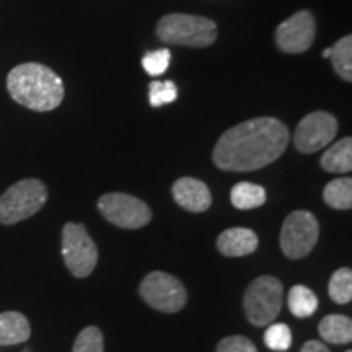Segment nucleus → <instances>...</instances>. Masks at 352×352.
Returning <instances> with one entry per match:
<instances>
[{
    "instance_id": "obj_22",
    "label": "nucleus",
    "mask_w": 352,
    "mask_h": 352,
    "mask_svg": "<svg viewBox=\"0 0 352 352\" xmlns=\"http://www.w3.org/2000/svg\"><path fill=\"white\" fill-rule=\"evenodd\" d=\"M264 344L271 351H287L292 346V331L285 323L267 324L264 333Z\"/></svg>"
},
{
    "instance_id": "obj_12",
    "label": "nucleus",
    "mask_w": 352,
    "mask_h": 352,
    "mask_svg": "<svg viewBox=\"0 0 352 352\" xmlns=\"http://www.w3.org/2000/svg\"><path fill=\"white\" fill-rule=\"evenodd\" d=\"M171 195L176 204L189 212H206L212 204V195L208 184L189 176L176 179L171 188Z\"/></svg>"
},
{
    "instance_id": "obj_19",
    "label": "nucleus",
    "mask_w": 352,
    "mask_h": 352,
    "mask_svg": "<svg viewBox=\"0 0 352 352\" xmlns=\"http://www.w3.org/2000/svg\"><path fill=\"white\" fill-rule=\"evenodd\" d=\"M323 199L329 208L349 210L352 208V179L338 178L324 186Z\"/></svg>"
},
{
    "instance_id": "obj_28",
    "label": "nucleus",
    "mask_w": 352,
    "mask_h": 352,
    "mask_svg": "<svg viewBox=\"0 0 352 352\" xmlns=\"http://www.w3.org/2000/svg\"><path fill=\"white\" fill-rule=\"evenodd\" d=\"M329 54H331V47H327V50L323 51V57H327V59H328Z\"/></svg>"
},
{
    "instance_id": "obj_7",
    "label": "nucleus",
    "mask_w": 352,
    "mask_h": 352,
    "mask_svg": "<svg viewBox=\"0 0 352 352\" xmlns=\"http://www.w3.org/2000/svg\"><path fill=\"white\" fill-rule=\"evenodd\" d=\"M320 235L318 220L308 210H296L284 220L279 243L290 259L305 258L315 248Z\"/></svg>"
},
{
    "instance_id": "obj_27",
    "label": "nucleus",
    "mask_w": 352,
    "mask_h": 352,
    "mask_svg": "<svg viewBox=\"0 0 352 352\" xmlns=\"http://www.w3.org/2000/svg\"><path fill=\"white\" fill-rule=\"evenodd\" d=\"M300 352H331L328 349L327 346L323 344V342L320 341H308L305 344L302 346Z\"/></svg>"
},
{
    "instance_id": "obj_11",
    "label": "nucleus",
    "mask_w": 352,
    "mask_h": 352,
    "mask_svg": "<svg viewBox=\"0 0 352 352\" xmlns=\"http://www.w3.org/2000/svg\"><path fill=\"white\" fill-rule=\"evenodd\" d=\"M316 20L308 10L294 13L276 30V44L287 54H300L310 50L315 41Z\"/></svg>"
},
{
    "instance_id": "obj_15",
    "label": "nucleus",
    "mask_w": 352,
    "mask_h": 352,
    "mask_svg": "<svg viewBox=\"0 0 352 352\" xmlns=\"http://www.w3.org/2000/svg\"><path fill=\"white\" fill-rule=\"evenodd\" d=\"M321 166L329 173H349L352 170V139L344 138L333 144L321 157Z\"/></svg>"
},
{
    "instance_id": "obj_20",
    "label": "nucleus",
    "mask_w": 352,
    "mask_h": 352,
    "mask_svg": "<svg viewBox=\"0 0 352 352\" xmlns=\"http://www.w3.org/2000/svg\"><path fill=\"white\" fill-rule=\"evenodd\" d=\"M331 64L336 74L342 80L351 82L352 80V36L341 38L334 46L331 47V54H329Z\"/></svg>"
},
{
    "instance_id": "obj_26",
    "label": "nucleus",
    "mask_w": 352,
    "mask_h": 352,
    "mask_svg": "<svg viewBox=\"0 0 352 352\" xmlns=\"http://www.w3.org/2000/svg\"><path fill=\"white\" fill-rule=\"evenodd\" d=\"M217 352H258L256 346L245 336H228L219 342Z\"/></svg>"
},
{
    "instance_id": "obj_10",
    "label": "nucleus",
    "mask_w": 352,
    "mask_h": 352,
    "mask_svg": "<svg viewBox=\"0 0 352 352\" xmlns=\"http://www.w3.org/2000/svg\"><path fill=\"white\" fill-rule=\"evenodd\" d=\"M338 132V121L331 113L315 111L298 122L294 142L298 152L314 153L333 142Z\"/></svg>"
},
{
    "instance_id": "obj_29",
    "label": "nucleus",
    "mask_w": 352,
    "mask_h": 352,
    "mask_svg": "<svg viewBox=\"0 0 352 352\" xmlns=\"http://www.w3.org/2000/svg\"><path fill=\"white\" fill-rule=\"evenodd\" d=\"M346 352H352V351H346Z\"/></svg>"
},
{
    "instance_id": "obj_13",
    "label": "nucleus",
    "mask_w": 352,
    "mask_h": 352,
    "mask_svg": "<svg viewBox=\"0 0 352 352\" xmlns=\"http://www.w3.org/2000/svg\"><path fill=\"white\" fill-rule=\"evenodd\" d=\"M258 248V235L245 227H233L223 230L217 239V250L230 258L252 254Z\"/></svg>"
},
{
    "instance_id": "obj_6",
    "label": "nucleus",
    "mask_w": 352,
    "mask_h": 352,
    "mask_svg": "<svg viewBox=\"0 0 352 352\" xmlns=\"http://www.w3.org/2000/svg\"><path fill=\"white\" fill-rule=\"evenodd\" d=\"M63 256L70 274L83 279L94 272L98 263V248L85 226L69 222L63 228Z\"/></svg>"
},
{
    "instance_id": "obj_18",
    "label": "nucleus",
    "mask_w": 352,
    "mask_h": 352,
    "mask_svg": "<svg viewBox=\"0 0 352 352\" xmlns=\"http://www.w3.org/2000/svg\"><path fill=\"white\" fill-rule=\"evenodd\" d=\"M287 302L290 311L297 318H307L318 310V298H316L314 290L305 287V285H294L289 292Z\"/></svg>"
},
{
    "instance_id": "obj_17",
    "label": "nucleus",
    "mask_w": 352,
    "mask_h": 352,
    "mask_svg": "<svg viewBox=\"0 0 352 352\" xmlns=\"http://www.w3.org/2000/svg\"><path fill=\"white\" fill-rule=\"evenodd\" d=\"M230 201L236 209L241 210L261 208L266 202V189L259 184L241 182L232 188Z\"/></svg>"
},
{
    "instance_id": "obj_21",
    "label": "nucleus",
    "mask_w": 352,
    "mask_h": 352,
    "mask_svg": "<svg viewBox=\"0 0 352 352\" xmlns=\"http://www.w3.org/2000/svg\"><path fill=\"white\" fill-rule=\"evenodd\" d=\"M328 294L333 302L344 305L352 300V271L349 267H341L329 279Z\"/></svg>"
},
{
    "instance_id": "obj_4",
    "label": "nucleus",
    "mask_w": 352,
    "mask_h": 352,
    "mask_svg": "<svg viewBox=\"0 0 352 352\" xmlns=\"http://www.w3.org/2000/svg\"><path fill=\"white\" fill-rule=\"evenodd\" d=\"M46 201L47 189L43 182L36 178L16 182L0 196V223L13 226L30 219L43 209Z\"/></svg>"
},
{
    "instance_id": "obj_9",
    "label": "nucleus",
    "mask_w": 352,
    "mask_h": 352,
    "mask_svg": "<svg viewBox=\"0 0 352 352\" xmlns=\"http://www.w3.org/2000/svg\"><path fill=\"white\" fill-rule=\"evenodd\" d=\"M98 210L113 226L135 230L151 222L152 210L139 197L126 192H107L100 197Z\"/></svg>"
},
{
    "instance_id": "obj_25",
    "label": "nucleus",
    "mask_w": 352,
    "mask_h": 352,
    "mask_svg": "<svg viewBox=\"0 0 352 352\" xmlns=\"http://www.w3.org/2000/svg\"><path fill=\"white\" fill-rule=\"evenodd\" d=\"M171 63V52L168 50H157L147 52L142 57V67L148 76L158 77L164 76Z\"/></svg>"
},
{
    "instance_id": "obj_5",
    "label": "nucleus",
    "mask_w": 352,
    "mask_h": 352,
    "mask_svg": "<svg viewBox=\"0 0 352 352\" xmlns=\"http://www.w3.org/2000/svg\"><path fill=\"white\" fill-rule=\"evenodd\" d=\"M283 284L274 276L256 277L246 289L243 307L246 318L253 327H267L283 308Z\"/></svg>"
},
{
    "instance_id": "obj_8",
    "label": "nucleus",
    "mask_w": 352,
    "mask_h": 352,
    "mask_svg": "<svg viewBox=\"0 0 352 352\" xmlns=\"http://www.w3.org/2000/svg\"><path fill=\"white\" fill-rule=\"evenodd\" d=\"M145 303L164 314H176L186 305L188 294L184 285L168 272L153 271L144 277L139 287Z\"/></svg>"
},
{
    "instance_id": "obj_14",
    "label": "nucleus",
    "mask_w": 352,
    "mask_h": 352,
    "mask_svg": "<svg viewBox=\"0 0 352 352\" xmlns=\"http://www.w3.org/2000/svg\"><path fill=\"white\" fill-rule=\"evenodd\" d=\"M32 327L20 311H3L0 314V346L20 344L30 340Z\"/></svg>"
},
{
    "instance_id": "obj_16",
    "label": "nucleus",
    "mask_w": 352,
    "mask_h": 352,
    "mask_svg": "<svg viewBox=\"0 0 352 352\" xmlns=\"http://www.w3.org/2000/svg\"><path fill=\"white\" fill-rule=\"evenodd\" d=\"M318 333L331 344H347L352 341V321L346 315H328L320 321Z\"/></svg>"
},
{
    "instance_id": "obj_2",
    "label": "nucleus",
    "mask_w": 352,
    "mask_h": 352,
    "mask_svg": "<svg viewBox=\"0 0 352 352\" xmlns=\"http://www.w3.org/2000/svg\"><path fill=\"white\" fill-rule=\"evenodd\" d=\"M7 88L16 103L39 113L52 111L64 100L63 78L38 63L13 67L7 77Z\"/></svg>"
},
{
    "instance_id": "obj_1",
    "label": "nucleus",
    "mask_w": 352,
    "mask_h": 352,
    "mask_svg": "<svg viewBox=\"0 0 352 352\" xmlns=\"http://www.w3.org/2000/svg\"><path fill=\"white\" fill-rule=\"evenodd\" d=\"M289 129L276 118H254L228 129L215 144L212 160L223 171H254L271 165L289 145Z\"/></svg>"
},
{
    "instance_id": "obj_23",
    "label": "nucleus",
    "mask_w": 352,
    "mask_h": 352,
    "mask_svg": "<svg viewBox=\"0 0 352 352\" xmlns=\"http://www.w3.org/2000/svg\"><path fill=\"white\" fill-rule=\"evenodd\" d=\"M176 98H178V88H176L175 82L153 80L148 85V100H151V107L153 108L173 103Z\"/></svg>"
},
{
    "instance_id": "obj_24",
    "label": "nucleus",
    "mask_w": 352,
    "mask_h": 352,
    "mask_svg": "<svg viewBox=\"0 0 352 352\" xmlns=\"http://www.w3.org/2000/svg\"><path fill=\"white\" fill-rule=\"evenodd\" d=\"M72 352H104L103 333L96 327H87L78 333Z\"/></svg>"
},
{
    "instance_id": "obj_3",
    "label": "nucleus",
    "mask_w": 352,
    "mask_h": 352,
    "mask_svg": "<svg viewBox=\"0 0 352 352\" xmlns=\"http://www.w3.org/2000/svg\"><path fill=\"white\" fill-rule=\"evenodd\" d=\"M157 34L162 41L175 46L208 47L217 38V26L206 16L170 13L160 19Z\"/></svg>"
}]
</instances>
